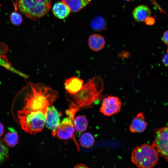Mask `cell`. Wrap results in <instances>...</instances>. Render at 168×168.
<instances>
[{"label":"cell","instance_id":"1","mask_svg":"<svg viewBox=\"0 0 168 168\" xmlns=\"http://www.w3.org/2000/svg\"><path fill=\"white\" fill-rule=\"evenodd\" d=\"M17 96L22 98L23 107L46 110L57 98L58 93L45 84L29 82L20 91Z\"/></svg>","mask_w":168,"mask_h":168},{"label":"cell","instance_id":"2","mask_svg":"<svg viewBox=\"0 0 168 168\" xmlns=\"http://www.w3.org/2000/svg\"><path fill=\"white\" fill-rule=\"evenodd\" d=\"M104 86L101 78L94 76L89 79L78 92L74 94L66 93L67 99L70 103L69 106L78 110L91 106L101 98Z\"/></svg>","mask_w":168,"mask_h":168},{"label":"cell","instance_id":"3","mask_svg":"<svg viewBox=\"0 0 168 168\" xmlns=\"http://www.w3.org/2000/svg\"><path fill=\"white\" fill-rule=\"evenodd\" d=\"M131 158L132 163L138 167L151 168L157 163L158 152L152 145L145 143L133 150Z\"/></svg>","mask_w":168,"mask_h":168},{"label":"cell","instance_id":"4","mask_svg":"<svg viewBox=\"0 0 168 168\" xmlns=\"http://www.w3.org/2000/svg\"><path fill=\"white\" fill-rule=\"evenodd\" d=\"M51 6V0H18V9L27 18L35 21L44 16Z\"/></svg>","mask_w":168,"mask_h":168},{"label":"cell","instance_id":"5","mask_svg":"<svg viewBox=\"0 0 168 168\" xmlns=\"http://www.w3.org/2000/svg\"><path fill=\"white\" fill-rule=\"evenodd\" d=\"M66 112L68 116L60 123L56 133L58 138L63 140H68L73 138L75 130L74 121L76 113L69 110Z\"/></svg>","mask_w":168,"mask_h":168},{"label":"cell","instance_id":"6","mask_svg":"<svg viewBox=\"0 0 168 168\" xmlns=\"http://www.w3.org/2000/svg\"><path fill=\"white\" fill-rule=\"evenodd\" d=\"M152 145L168 162V126L157 129Z\"/></svg>","mask_w":168,"mask_h":168},{"label":"cell","instance_id":"7","mask_svg":"<svg viewBox=\"0 0 168 168\" xmlns=\"http://www.w3.org/2000/svg\"><path fill=\"white\" fill-rule=\"evenodd\" d=\"M121 107V101L119 98L108 96L103 99L100 112L105 116H110L118 113Z\"/></svg>","mask_w":168,"mask_h":168},{"label":"cell","instance_id":"8","mask_svg":"<svg viewBox=\"0 0 168 168\" xmlns=\"http://www.w3.org/2000/svg\"><path fill=\"white\" fill-rule=\"evenodd\" d=\"M62 114L54 106H48L47 109L45 124L52 131L53 136H56V131L60 123Z\"/></svg>","mask_w":168,"mask_h":168},{"label":"cell","instance_id":"9","mask_svg":"<svg viewBox=\"0 0 168 168\" xmlns=\"http://www.w3.org/2000/svg\"><path fill=\"white\" fill-rule=\"evenodd\" d=\"M147 125L143 113L140 112L133 119L129 129L132 133H141L145 131Z\"/></svg>","mask_w":168,"mask_h":168},{"label":"cell","instance_id":"10","mask_svg":"<svg viewBox=\"0 0 168 168\" xmlns=\"http://www.w3.org/2000/svg\"><path fill=\"white\" fill-rule=\"evenodd\" d=\"M83 81L77 77H72L65 80V88L67 93L74 94L79 91L83 86Z\"/></svg>","mask_w":168,"mask_h":168},{"label":"cell","instance_id":"11","mask_svg":"<svg viewBox=\"0 0 168 168\" xmlns=\"http://www.w3.org/2000/svg\"><path fill=\"white\" fill-rule=\"evenodd\" d=\"M151 12L150 9L145 5H140L136 7L132 12L134 20L137 22H142L145 21L150 16Z\"/></svg>","mask_w":168,"mask_h":168},{"label":"cell","instance_id":"12","mask_svg":"<svg viewBox=\"0 0 168 168\" xmlns=\"http://www.w3.org/2000/svg\"><path fill=\"white\" fill-rule=\"evenodd\" d=\"M88 46L91 49L94 51H99L102 49L105 45V41L101 35L94 34L89 37Z\"/></svg>","mask_w":168,"mask_h":168},{"label":"cell","instance_id":"13","mask_svg":"<svg viewBox=\"0 0 168 168\" xmlns=\"http://www.w3.org/2000/svg\"><path fill=\"white\" fill-rule=\"evenodd\" d=\"M52 10L54 16L61 19L67 18L71 12L67 6L62 2H58L54 3L53 7Z\"/></svg>","mask_w":168,"mask_h":168},{"label":"cell","instance_id":"14","mask_svg":"<svg viewBox=\"0 0 168 168\" xmlns=\"http://www.w3.org/2000/svg\"><path fill=\"white\" fill-rule=\"evenodd\" d=\"M92 0H62L71 12H77L90 3Z\"/></svg>","mask_w":168,"mask_h":168},{"label":"cell","instance_id":"15","mask_svg":"<svg viewBox=\"0 0 168 168\" xmlns=\"http://www.w3.org/2000/svg\"><path fill=\"white\" fill-rule=\"evenodd\" d=\"M6 54L0 51V66L5 68L7 69L16 73L25 78L28 76L13 68L9 62L5 55Z\"/></svg>","mask_w":168,"mask_h":168},{"label":"cell","instance_id":"16","mask_svg":"<svg viewBox=\"0 0 168 168\" xmlns=\"http://www.w3.org/2000/svg\"><path fill=\"white\" fill-rule=\"evenodd\" d=\"M74 124L76 131L81 133L85 131L87 129L88 122L84 116L80 115L74 118Z\"/></svg>","mask_w":168,"mask_h":168},{"label":"cell","instance_id":"17","mask_svg":"<svg viewBox=\"0 0 168 168\" xmlns=\"http://www.w3.org/2000/svg\"><path fill=\"white\" fill-rule=\"evenodd\" d=\"M10 131L5 135L4 141L9 146L13 147L18 143V135L12 128H10Z\"/></svg>","mask_w":168,"mask_h":168},{"label":"cell","instance_id":"18","mask_svg":"<svg viewBox=\"0 0 168 168\" xmlns=\"http://www.w3.org/2000/svg\"><path fill=\"white\" fill-rule=\"evenodd\" d=\"M79 142L82 147L88 148L92 146L94 144L95 138L91 133L86 132L81 135L79 138Z\"/></svg>","mask_w":168,"mask_h":168},{"label":"cell","instance_id":"19","mask_svg":"<svg viewBox=\"0 0 168 168\" xmlns=\"http://www.w3.org/2000/svg\"><path fill=\"white\" fill-rule=\"evenodd\" d=\"M91 28L94 30L100 31L106 29V26L105 19L101 16H97L92 19L91 23Z\"/></svg>","mask_w":168,"mask_h":168},{"label":"cell","instance_id":"20","mask_svg":"<svg viewBox=\"0 0 168 168\" xmlns=\"http://www.w3.org/2000/svg\"><path fill=\"white\" fill-rule=\"evenodd\" d=\"M14 4L15 10L10 15V20L13 25L18 26L22 23L23 20L21 14L17 11V1L14 3Z\"/></svg>","mask_w":168,"mask_h":168},{"label":"cell","instance_id":"21","mask_svg":"<svg viewBox=\"0 0 168 168\" xmlns=\"http://www.w3.org/2000/svg\"><path fill=\"white\" fill-rule=\"evenodd\" d=\"M8 149L4 141L0 139V164L4 161L8 157Z\"/></svg>","mask_w":168,"mask_h":168},{"label":"cell","instance_id":"22","mask_svg":"<svg viewBox=\"0 0 168 168\" xmlns=\"http://www.w3.org/2000/svg\"><path fill=\"white\" fill-rule=\"evenodd\" d=\"M118 57L121 58H127L130 56L129 52L126 51H122L118 54Z\"/></svg>","mask_w":168,"mask_h":168},{"label":"cell","instance_id":"23","mask_svg":"<svg viewBox=\"0 0 168 168\" xmlns=\"http://www.w3.org/2000/svg\"><path fill=\"white\" fill-rule=\"evenodd\" d=\"M162 40L164 43L168 46V30L164 33L162 37Z\"/></svg>","mask_w":168,"mask_h":168},{"label":"cell","instance_id":"24","mask_svg":"<svg viewBox=\"0 0 168 168\" xmlns=\"http://www.w3.org/2000/svg\"><path fill=\"white\" fill-rule=\"evenodd\" d=\"M162 62L165 66L168 67V53L164 55L162 58Z\"/></svg>","mask_w":168,"mask_h":168},{"label":"cell","instance_id":"25","mask_svg":"<svg viewBox=\"0 0 168 168\" xmlns=\"http://www.w3.org/2000/svg\"><path fill=\"white\" fill-rule=\"evenodd\" d=\"M149 17H148L145 20L146 21V23L147 24L149 25L150 24L152 25V24L154 23V20L152 17H150V16L149 17Z\"/></svg>","mask_w":168,"mask_h":168},{"label":"cell","instance_id":"26","mask_svg":"<svg viewBox=\"0 0 168 168\" xmlns=\"http://www.w3.org/2000/svg\"><path fill=\"white\" fill-rule=\"evenodd\" d=\"M74 167L75 168H88V167L84 164L79 163L74 166Z\"/></svg>","mask_w":168,"mask_h":168},{"label":"cell","instance_id":"27","mask_svg":"<svg viewBox=\"0 0 168 168\" xmlns=\"http://www.w3.org/2000/svg\"><path fill=\"white\" fill-rule=\"evenodd\" d=\"M4 127L2 124L0 123V137L2 135L4 132Z\"/></svg>","mask_w":168,"mask_h":168},{"label":"cell","instance_id":"28","mask_svg":"<svg viewBox=\"0 0 168 168\" xmlns=\"http://www.w3.org/2000/svg\"></svg>","mask_w":168,"mask_h":168}]
</instances>
